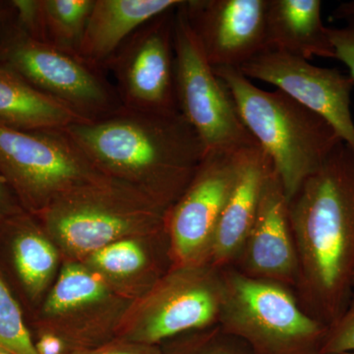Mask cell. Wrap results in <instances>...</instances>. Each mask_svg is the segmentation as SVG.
<instances>
[{
  "instance_id": "ffe728a7",
  "label": "cell",
  "mask_w": 354,
  "mask_h": 354,
  "mask_svg": "<svg viewBox=\"0 0 354 354\" xmlns=\"http://www.w3.org/2000/svg\"><path fill=\"white\" fill-rule=\"evenodd\" d=\"M80 122L73 111L0 64V123L35 131L64 130Z\"/></svg>"
},
{
  "instance_id": "44dd1931",
  "label": "cell",
  "mask_w": 354,
  "mask_h": 354,
  "mask_svg": "<svg viewBox=\"0 0 354 354\" xmlns=\"http://www.w3.org/2000/svg\"><path fill=\"white\" fill-rule=\"evenodd\" d=\"M27 212L12 218L14 265L21 283L32 299H39L50 286L57 272L60 252L43 227Z\"/></svg>"
},
{
  "instance_id": "277c9868",
  "label": "cell",
  "mask_w": 354,
  "mask_h": 354,
  "mask_svg": "<svg viewBox=\"0 0 354 354\" xmlns=\"http://www.w3.org/2000/svg\"><path fill=\"white\" fill-rule=\"evenodd\" d=\"M167 212L132 186L104 177L70 191L36 216L66 260L82 261L114 241L162 232Z\"/></svg>"
},
{
  "instance_id": "7c38bea8",
  "label": "cell",
  "mask_w": 354,
  "mask_h": 354,
  "mask_svg": "<svg viewBox=\"0 0 354 354\" xmlns=\"http://www.w3.org/2000/svg\"><path fill=\"white\" fill-rule=\"evenodd\" d=\"M134 300L114 290L81 261L66 260L41 308V326L86 349L116 339Z\"/></svg>"
},
{
  "instance_id": "5b68a950",
  "label": "cell",
  "mask_w": 354,
  "mask_h": 354,
  "mask_svg": "<svg viewBox=\"0 0 354 354\" xmlns=\"http://www.w3.org/2000/svg\"><path fill=\"white\" fill-rule=\"evenodd\" d=\"M223 300L218 325L252 354H321L328 326L309 315L292 288L221 270Z\"/></svg>"
},
{
  "instance_id": "4dcf8cb0",
  "label": "cell",
  "mask_w": 354,
  "mask_h": 354,
  "mask_svg": "<svg viewBox=\"0 0 354 354\" xmlns=\"http://www.w3.org/2000/svg\"><path fill=\"white\" fill-rule=\"evenodd\" d=\"M0 354H13V353H9V351H4V349L0 348Z\"/></svg>"
},
{
  "instance_id": "5bb4252c",
  "label": "cell",
  "mask_w": 354,
  "mask_h": 354,
  "mask_svg": "<svg viewBox=\"0 0 354 354\" xmlns=\"http://www.w3.org/2000/svg\"><path fill=\"white\" fill-rule=\"evenodd\" d=\"M268 0H186L184 8L214 68H241L268 50Z\"/></svg>"
},
{
  "instance_id": "836d02e7",
  "label": "cell",
  "mask_w": 354,
  "mask_h": 354,
  "mask_svg": "<svg viewBox=\"0 0 354 354\" xmlns=\"http://www.w3.org/2000/svg\"><path fill=\"white\" fill-rule=\"evenodd\" d=\"M353 288H354V274H353Z\"/></svg>"
},
{
  "instance_id": "52a82bcc",
  "label": "cell",
  "mask_w": 354,
  "mask_h": 354,
  "mask_svg": "<svg viewBox=\"0 0 354 354\" xmlns=\"http://www.w3.org/2000/svg\"><path fill=\"white\" fill-rule=\"evenodd\" d=\"M223 300L221 270L208 264L172 266L128 309L116 339L160 346L218 325Z\"/></svg>"
},
{
  "instance_id": "2e32d148",
  "label": "cell",
  "mask_w": 354,
  "mask_h": 354,
  "mask_svg": "<svg viewBox=\"0 0 354 354\" xmlns=\"http://www.w3.org/2000/svg\"><path fill=\"white\" fill-rule=\"evenodd\" d=\"M114 290L136 300L172 267L167 228L114 241L81 261Z\"/></svg>"
},
{
  "instance_id": "484cf974",
  "label": "cell",
  "mask_w": 354,
  "mask_h": 354,
  "mask_svg": "<svg viewBox=\"0 0 354 354\" xmlns=\"http://www.w3.org/2000/svg\"><path fill=\"white\" fill-rule=\"evenodd\" d=\"M34 344L37 354H84L88 351L66 335L44 326H41Z\"/></svg>"
},
{
  "instance_id": "f1b7e54d",
  "label": "cell",
  "mask_w": 354,
  "mask_h": 354,
  "mask_svg": "<svg viewBox=\"0 0 354 354\" xmlns=\"http://www.w3.org/2000/svg\"><path fill=\"white\" fill-rule=\"evenodd\" d=\"M25 209L21 206L19 201L10 189L8 184L0 176V221L20 215Z\"/></svg>"
},
{
  "instance_id": "9a60e30c",
  "label": "cell",
  "mask_w": 354,
  "mask_h": 354,
  "mask_svg": "<svg viewBox=\"0 0 354 354\" xmlns=\"http://www.w3.org/2000/svg\"><path fill=\"white\" fill-rule=\"evenodd\" d=\"M232 267L250 278L293 290L297 286L299 265L288 199L274 171L266 181L257 214Z\"/></svg>"
},
{
  "instance_id": "ac0fdd59",
  "label": "cell",
  "mask_w": 354,
  "mask_h": 354,
  "mask_svg": "<svg viewBox=\"0 0 354 354\" xmlns=\"http://www.w3.org/2000/svg\"><path fill=\"white\" fill-rule=\"evenodd\" d=\"M183 0H95L79 55L104 70L135 32Z\"/></svg>"
},
{
  "instance_id": "8992f818",
  "label": "cell",
  "mask_w": 354,
  "mask_h": 354,
  "mask_svg": "<svg viewBox=\"0 0 354 354\" xmlns=\"http://www.w3.org/2000/svg\"><path fill=\"white\" fill-rule=\"evenodd\" d=\"M0 176L34 216L70 191L106 177L65 129L31 131L2 123Z\"/></svg>"
},
{
  "instance_id": "9c48e42d",
  "label": "cell",
  "mask_w": 354,
  "mask_h": 354,
  "mask_svg": "<svg viewBox=\"0 0 354 354\" xmlns=\"http://www.w3.org/2000/svg\"><path fill=\"white\" fill-rule=\"evenodd\" d=\"M176 94L178 111L209 152H237L258 146L234 100L203 53L184 8L174 11Z\"/></svg>"
},
{
  "instance_id": "7402d4cb",
  "label": "cell",
  "mask_w": 354,
  "mask_h": 354,
  "mask_svg": "<svg viewBox=\"0 0 354 354\" xmlns=\"http://www.w3.org/2000/svg\"><path fill=\"white\" fill-rule=\"evenodd\" d=\"M95 0H41L39 39L79 55Z\"/></svg>"
},
{
  "instance_id": "cb8c5ba5",
  "label": "cell",
  "mask_w": 354,
  "mask_h": 354,
  "mask_svg": "<svg viewBox=\"0 0 354 354\" xmlns=\"http://www.w3.org/2000/svg\"><path fill=\"white\" fill-rule=\"evenodd\" d=\"M0 348L13 354H37L19 305L0 278Z\"/></svg>"
},
{
  "instance_id": "30bf717a",
  "label": "cell",
  "mask_w": 354,
  "mask_h": 354,
  "mask_svg": "<svg viewBox=\"0 0 354 354\" xmlns=\"http://www.w3.org/2000/svg\"><path fill=\"white\" fill-rule=\"evenodd\" d=\"M250 149L206 153L189 185L167 209L165 227L174 267L208 262L216 225Z\"/></svg>"
},
{
  "instance_id": "d4e9b609",
  "label": "cell",
  "mask_w": 354,
  "mask_h": 354,
  "mask_svg": "<svg viewBox=\"0 0 354 354\" xmlns=\"http://www.w3.org/2000/svg\"><path fill=\"white\" fill-rule=\"evenodd\" d=\"M353 351L354 291L342 315L328 327L321 354H342Z\"/></svg>"
},
{
  "instance_id": "e0dca14e",
  "label": "cell",
  "mask_w": 354,
  "mask_h": 354,
  "mask_svg": "<svg viewBox=\"0 0 354 354\" xmlns=\"http://www.w3.org/2000/svg\"><path fill=\"white\" fill-rule=\"evenodd\" d=\"M260 147L250 149L216 225L207 264L223 270L234 265L257 214L266 181L274 171Z\"/></svg>"
},
{
  "instance_id": "d6a6232c",
  "label": "cell",
  "mask_w": 354,
  "mask_h": 354,
  "mask_svg": "<svg viewBox=\"0 0 354 354\" xmlns=\"http://www.w3.org/2000/svg\"><path fill=\"white\" fill-rule=\"evenodd\" d=\"M342 354H354V351H353V353H342Z\"/></svg>"
},
{
  "instance_id": "4fadbf2b",
  "label": "cell",
  "mask_w": 354,
  "mask_h": 354,
  "mask_svg": "<svg viewBox=\"0 0 354 354\" xmlns=\"http://www.w3.org/2000/svg\"><path fill=\"white\" fill-rule=\"evenodd\" d=\"M239 69L250 80L276 86L277 90L320 115L354 153V120L351 109L354 82L351 76L278 51L261 53Z\"/></svg>"
},
{
  "instance_id": "8fae6325",
  "label": "cell",
  "mask_w": 354,
  "mask_h": 354,
  "mask_svg": "<svg viewBox=\"0 0 354 354\" xmlns=\"http://www.w3.org/2000/svg\"><path fill=\"white\" fill-rule=\"evenodd\" d=\"M142 26L106 64L122 108L148 113H176L174 11Z\"/></svg>"
},
{
  "instance_id": "f546056e",
  "label": "cell",
  "mask_w": 354,
  "mask_h": 354,
  "mask_svg": "<svg viewBox=\"0 0 354 354\" xmlns=\"http://www.w3.org/2000/svg\"><path fill=\"white\" fill-rule=\"evenodd\" d=\"M334 16L337 19L348 21V26L354 27V1L341 4L334 11Z\"/></svg>"
},
{
  "instance_id": "d6986e66",
  "label": "cell",
  "mask_w": 354,
  "mask_h": 354,
  "mask_svg": "<svg viewBox=\"0 0 354 354\" xmlns=\"http://www.w3.org/2000/svg\"><path fill=\"white\" fill-rule=\"evenodd\" d=\"M320 0H268L267 51L295 57L334 58V46L322 20Z\"/></svg>"
},
{
  "instance_id": "4316f807",
  "label": "cell",
  "mask_w": 354,
  "mask_h": 354,
  "mask_svg": "<svg viewBox=\"0 0 354 354\" xmlns=\"http://www.w3.org/2000/svg\"><path fill=\"white\" fill-rule=\"evenodd\" d=\"M328 34L334 46L335 59L346 65L354 82V27L328 28Z\"/></svg>"
},
{
  "instance_id": "6da1fadb",
  "label": "cell",
  "mask_w": 354,
  "mask_h": 354,
  "mask_svg": "<svg viewBox=\"0 0 354 354\" xmlns=\"http://www.w3.org/2000/svg\"><path fill=\"white\" fill-rule=\"evenodd\" d=\"M302 308L329 326L354 291V153L344 143L288 200Z\"/></svg>"
},
{
  "instance_id": "7a4b0ae2",
  "label": "cell",
  "mask_w": 354,
  "mask_h": 354,
  "mask_svg": "<svg viewBox=\"0 0 354 354\" xmlns=\"http://www.w3.org/2000/svg\"><path fill=\"white\" fill-rule=\"evenodd\" d=\"M104 176L121 181L169 209L183 195L206 149L180 113L122 108L104 120L65 129Z\"/></svg>"
},
{
  "instance_id": "ba28073f",
  "label": "cell",
  "mask_w": 354,
  "mask_h": 354,
  "mask_svg": "<svg viewBox=\"0 0 354 354\" xmlns=\"http://www.w3.org/2000/svg\"><path fill=\"white\" fill-rule=\"evenodd\" d=\"M0 64L84 122L104 120L122 109L115 87L102 70L76 53L30 36L17 26L0 41Z\"/></svg>"
},
{
  "instance_id": "603a6c76",
  "label": "cell",
  "mask_w": 354,
  "mask_h": 354,
  "mask_svg": "<svg viewBox=\"0 0 354 354\" xmlns=\"http://www.w3.org/2000/svg\"><path fill=\"white\" fill-rule=\"evenodd\" d=\"M160 346L164 354H252L243 342L218 325L178 335Z\"/></svg>"
},
{
  "instance_id": "1f68e13d",
  "label": "cell",
  "mask_w": 354,
  "mask_h": 354,
  "mask_svg": "<svg viewBox=\"0 0 354 354\" xmlns=\"http://www.w3.org/2000/svg\"><path fill=\"white\" fill-rule=\"evenodd\" d=\"M1 16H2V10H1V6H0V20H1Z\"/></svg>"
},
{
  "instance_id": "83f0119b",
  "label": "cell",
  "mask_w": 354,
  "mask_h": 354,
  "mask_svg": "<svg viewBox=\"0 0 354 354\" xmlns=\"http://www.w3.org/2000/svg\"><path fill=\"white\" fill-rule=\"evenodd\" d=\"M84 354H164L162 346L138 344L114 339L97 348L88 349Z\"/></svg>"
},
{
  "instance_id": "3957f363",
  "label": "cell",
  "mask_w": 354,
  "mask_h": 354,
  "mask_svg": "<svg viewBox=\"0 0 354 354\" xmlns=\"http://www.w3.org/2000/svg\"><path fill=\"white\" fill-rule=\"evenodd\" d=\"M244 127L270 158L290 200L342 143L320 115L281 91L263 90L239 68L216 67Z\"/></svg>"
}]
</instances>
